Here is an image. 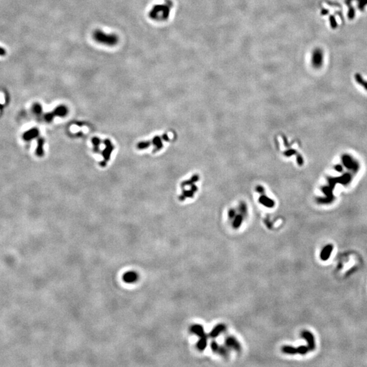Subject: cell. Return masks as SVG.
Returning a JSON list of instances; mask_svg holds the SVG:
<instances>
[{
  "label": "cell",
  "mask_w": 367,
  "mask_h": 367,
  "mask_svg": "<svg viewBox=\"0 0 367 367\" xmlns=\"http://www.w3.org/2000/svg\"><path fill=\"white\" fill-rule=\"evenodd\" d=\"M174 3L171 0H165L162 3L154 6L148 13V16L156 21H165L170 17Z\"/></svg>",
  "instance_id": "1"
},
{
  "label": "cell",
  "mask_w": 367,
  "mask_h": 367,
  "mask_svg": "<svg viewBox=\"0 0 367 367\" xmlns=\"http://www.w3.org/2000/svg\"><path fill=\"white\" fill-rule=\"evenodd\" d=\"M92 36L95 42L104 46H114L119 42V38L116 34H108L99 29H95Z\"/></svg>",
  "instance_id": "2"
},
{
  "label": "cell",
  "mask_w": 367,
  "mask_h": 367,
  "mask_svg": "<svg viewBox=\"0 0 367 367\" xmlns=\"http://www.w3.org/2000/svg\"><path fill=\"white\" fill-rule=\"evenodd\" d=\"M324 52L320 48H316L311 53V63L315 69H320L324 63Z\"/></svg>",
  "instance_id": "3"
},
{
  "label": "cell",
  "mask_w": 367,
  "mask_h": 367,
  "mask_svg": "<svg viewBox=\"0 0 367 367\" xmlns=\"http://www.w3.org/2000/svg\"><path fill=\"white\" fill-rule=\"evenodd\" d=\"M281 350L284 354H292V355L296 354L304 355V354H306L307 352L309 351L308 347L305 346H299L298 347H294L292 346H285L282 347Z\"/></svg>",
  "instance_id": "4"
},
{
  "label": "cell",
  "mask_w": 367,
  "mask_h": 367,
  "mask_svg": "<svg viewBox=\"0 0 367 367\" xmlns=\"http://www.w3.org/2000/svg\"><path fill=\"white\" fill-rule=\"evenodd\" d=\"M211 348L212 351L222 355L224 358H228L229 355V352L228 350L224 346H220V345L216 342V341H212L211 343Z\"/></svg>",
  "instance_id": "5"
},
{
  "label": "cell",
  "mask_w": 367,
  "mask_h": 367,
  "mask_svg": "<svg viewBox=\"0 0 367 367\" xmlns=\"http://www.w3.org/2000/svg\"><path fill=\"white\" fill-rule=\"evenodd\" d=\"M301 337L306 340L307 343V347L309 348V350L314 351L315 348V339L313 335V334L310 332L309 331L304 330L301 332Z\"/></svg>",
  "instance_id": "6"
},
{
  "label": "cell",
  "mask_w": 367,
  "mask_h": 367,
  "mask_svg": "<svg viewBox=\"0 0 367 367\" xmlns=\"http://www.w3.org/2000/svg\"><path fill=\"white\" fill-rule=\"evenodd\" d=\"M225 344L226 346L233 349L236 351H240L241 350V346L239 342L233 337H228L225 339Z\"/></svg>",
  "instance_id": "7"
},
{
  "label": "cell",
  "mask_w": 367,
  "mask_h": 367,
  "mask_svg": "<svg viewBox=\"0 0 367 367\" xmlns=\"http://www.w3.org/2000/svg\"><path fill=\"white\" fill-rule=\"evenodd\" d=\"M226 326L223 324H218L217 326H216L215 327L212 329L211 331L210 332V333L209 334L210 335V337H211V338H216V337H217L219 336L220 334H221L222 332H225L226 330Z\"/></svg>",
  "instance_id": "8"
},
{
  "label": "cell",
  "mask_w": 367,
  "mask_h": 367,
  "mask_svg": "<svg viewBox=\"0 0 367 367\" xmlns=\"http://www.w3.org/2000/svg\"><path fill=\"white\" fill-rule=\"evenodd\" d=\"M332 249H333L332 245L329 244V245H326V246L322 249V250L320 253L321 260H324V261L327 260L330 258V255H331Z\"/></svg>",
  "instance_id": "9"
},
{
  "label": "cell",
  "mask_w": 367,
  "mask_h": 367,
  "mask_svg": "<svg viewBox=\"0 0 367 367\" xmlns=\"http://www.w3.org/2000/svg\"><path fill=\"white\" fill-rule=\"evenodd\" d=\"M190 331H191L193 333L195 334V335H197L198 337H199L200 338H203V337H207L206 334L205 333L203 327L201 325H199V324L193 325L191 327H190Z\"/></svg>",
  "instance_id": "10"
},
{
  "label": "cell",
  "mask_w": 367,
  "mask_h": 367,
  "mask_svg": "<svg viewBox=\"0 0 367 367\" xmlns=\"http://www.w3.org/2000/svg\"><path fill=\"white\" fill-rule=\"evenodd\" d=\"M137 277L138 275H137V273L133 272V271H131V272H127V273L124 274L123 280L124 281L127 282V283L131 284L134 283L135 281H136L137 280Z\"/></svg>",
  "instance_id": "11"
},
{
  "label": "cell",
  "mask_w": 367,
  "mask_h": 367,
  "mask_svg": "<svg viewBox=\"0 0 367 367\" xmlns=\"http://www.w3.org/2000/svg\"><path fill=\"white\" fill-rule=\"evenodd\" d=\"M207 337H203L200 338V340L197 343V347L199 351H203L207 347Z\"/></svg>",
  "instance_id": "12"
},
{
  "label": "cell",
  "mask_w": 367,
  "mask_h": 367,
  "mask_svg": "<svg viewBox=\"0 0 367 367\" xmlns=\"http://www.w3.org/2000/svg\"><path fill=\"white\" fill-rule=\"evenodd\" d=\"M355 81H356L358 84H360V85L363 86L365 89H366L367 91V82H365L364 79H363L362 76L360 74V73H356V74L355 75Z\"/></svg>",
  "instance_id": "13"
},
{
  "label": "cell",
  "mask_w": 367,
  "mask_h": 367,
  "mask_svg": "<svg viewBox=\"0 0 367 367\" xmlns=\"http://www.w3.org/2000/svg\"><path fill=\"white\" fill-rule=\"evenodd\" d=\"M242 220H243V217L241 215H238L237 216V217L235 219L234 222L233 223V226L234 229H238L239 227H240L241 225V222H242Z\"/></svg>",
  "instance_id": "14"
},
{
  "label": "cell",
  "mask_w": 367,
  "mask_h": 367,
  "mask_svg": "<svg viewBox=\"0 0 367 367\" xmlns=\"http://www.w3.org/2000/svg\"><path fill=\"white\" fill-rule=\"evenodd\" d=\"M358 2V8L360 10L363 11L365 8V6L367 5V0H357Z\"/></svg>",
  "instance_id": "15"
},
{
  "label": "cell",
  "mask_w": 367,
  "mask_h": 367,
  "mask_svg": "<svg viewBox=\"0 0 367 367\" xmlns=\"http://www.w3.org/2000/svg\"><path fill=\"white\" fill-rule=\"evenodd\" d=\"M330 25H331V27L332 28H336L337 24V22L335 21V17H334L333 16H331L330 17Z\"/></svg>",
  "instance_id": "16"
},
{
  "label": "cell",
  "mask_w": 367,
  "mask_h": 367,
  "mask_svg": "<svg viewBox=\"0 0 367 367\" xmlns=\"http://www.w3.org/2000/svg\"><path fill=\"white\" fill-rule=\"evenodd\" d=\"M6 54V52L5 49H2V48L0 47V56H4V55Z\"/></svg>",
  "instance_id": "17"
}]
</instances>
